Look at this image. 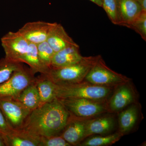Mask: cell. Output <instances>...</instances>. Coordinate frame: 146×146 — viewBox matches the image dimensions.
<instances>
[{"mask_svg":"<svg viewBox=\"0 0 146 146\" xmlns=\"http://www.w3.org/2000/svg\"><path fill=\"white\" fill-rule=\"evenodd\" d=\"M70 115L60 100L56 98L32 110L23 129L38 138L60 135Z\"/></svg>","mask_w":146,"mask_h":146,"instance_id":"6da1fadb","label":"cell"},{"mask_svg":"<svg viewBox=\"0 0 146 146\" xmlns=\"http://www.w3.org/2000/svg\"><path fill=\"white\" fill-rule=\"evenodd\" d=\"M100 55L84 56L78 63L63 68H51L47 76L57 85H67L82 82Z\"/></svg>","mask_w":146,"mask_h":146,"instance_id":"7a4b0ae2","label":"cell"},{"mask_svg":"<svg viewBox=\"0 0 146 146\" xmlns=\"http://www.w3.org/2000/svg\"><path fill=\"white\" fill-rule=\"evenodd\" d=\"M113 89L86 81L62 86L55 84L56 97L58 99H86L103 102L110 96Z\"/></svg>","mask_w":146,"mask_h":146,"instance_id":"3957f363","label":"cell"},{"mask_svg":"<svg viewBox=\"0 0 146 146\" xmlns=\"http://www.w3.org/2000/svg\"><path fill=\"white\" fill-rule=\"evenodd\" d=\"M35 74L30 68L22 65L0 84V100H16L24 89L35 80Z\"/></svg>","mask_w":146,"mask_h":146,"instance_id":"277c9868","label":"cell"},{"mask_svg":"<svg viewBox=\"0 0 146 146\" xmlns=\"http://www.w3.org/2000/svg\"><path fill=\"white\" fill-rule=\"evenodd\" d=\"M84 80L95 85L114 88L129 82L130 79L110 69L100 55Z\"/></svg>","mask_w":146,"mask_h":146,"instance_id":"5b68a950","label":"cell"},{"mask_svg":"<svg viewBox=\"0 0 146 146\" xmlns=\"http://www.w3.org/2000/svg\"><path fill=\"white\" fill-rule=\"evenodd\" d=\"M58 99L70 114L77 117H94L108 110L102 102L81 98Z\"/></svg>","mask_w":146,"mask_h":146,"instance_id":"8992f818","label":"cell"},{"mask_svg":"<svg viewBox=\"0 0 146 146\" xmlns=\"http://www.w3.org/2000/svg\"><path fill=\"white\" fill-rule=\"evenodd\" d=\"M0 109L11 129H23L32 110L16 100H0Z\"/></svg>","mask_w":146,"mask_h":146,"instance_id":"52a82bcc","label":"cell"},{"mask_svg":"<svg viewBox=\"0 0 146 146\" xmlns=\"http://www.w3.org/2000/svg\"><path fill=\"white\" fill-rule=\"evenodd\" d=\"M1 43L9 60L23 63L30 43L18 31H9L1 38Z\"/></svg>","mask_w":146,"mask_h":146,"instance_id":"ba28073f","label":"cell"},{"mask_svg":"<svg viewBox=\"0 0 146 146\" xmlns=\"http://www.w3.org/2000/svg\"><path fill=\"white\" fill-rule=\"evenodd\" d=\"M54 23L41 21L29 22L18 31L29 43L37 45L46 41Z\"/></svg>","mask_w":146,"mask_h":146,"instance_id":"9c48e42d","label":"cell"},{"mask_svg":"<svg viewBox=\"0 0 146 146\" xmlns=\"http://www.w3.org/2000/svg\"><path fill=\"white\" fill-rule=\"evenodd\" d=\"M86 122V121L80 120L78 117L70 115L67 125L60 136L71 146L78 145L85 138Z\"/></svg>","mask_w":146,"mask_h":146,"instance_id":"30bf717a","label":"cell"},{"mask_svg":"<svg viewBox=\"0 0 146 146\" xmlns=\"http://www.w3.org/2000/svg\"><path fill=\"white\" fill-rule=\"evenodd\" d=\"M118 25L129 28L133 21L143 12L136 0H117Z\"/></svg>","mask_w":146,"mask_h":146,"instance_id":"8fae6325","label":"cell"},{"mask_svg":"<svg viewBox=\"0 0 146 146\" xmlns=\"http://www.w3.org/2000/svg\"><path fill=\"white\" fill-rule=\"evenodd\" d=\"M84 58L77 44L65 47L55 52L52 60L51 68H58L76 64Z\"/></svg>","mask_w":146,"mask_h":146,"instance_id":"7c38bea8","label":"cell"},{"mask_svg":"<svg viewBox=\"0 0 146 146\" xmlns=\"http://www.w3.org/2000/svg\"><path fill=\"white\" fill-rule=\"evenodd\" d=\"M128 82L117 86L107 106L112 112L120 111L130 104L135 100V94Z\"/></svg>","mask_w":146,"mask_h":146,"instance_id":"4fadbf2b","label":"cell"},{"mask_svg":"<svg viewBox=\"0 0 146 146\" xmlns=\"http://www.w3.org/2000/svg\"><path fill=\"white\" fill-rule=\"evenodd\" d=\"M46 41L55 52L65 47L77 44L69 36L63 26L55 23L47 38Z\"/></svg>","mask_w":146,"mask_h":146,"instance_id":"5bb4252c","label":"cell"},{"mask_svg":"<svg viewBox=\"0 0 146 146\" xmlns=\"http://www.w3.org/2000/svg\"><path fill=\"white\" fill-rule=\"evenodd\" d=\"M2 137L5 146H39V138L30 135L23 129L13 130Z\"/></svg>","mask_w":146,"mask_h":146,"instance_id":"9a60e30c","label":"cell"},{"mask_svg":"<svg viewBox=\"0 0 146 146\" xmlns=\"http://www.w3.org/2000/svg\"><path fill=\"white\" fill-rule=\"evenodd\" d=\"M115 121L112 116H104L87 121L85 138L94 134L108 133L114 128Z\"/></svg>","mask_w":146,"mask_h":146,"instance_id":"2e32d148","label":"cell"},{"mask_svg":"<svg viewBox=\"0 0 146 146\" xmlns=\"http://www.w3.org/2000/svg\"><path fill=\"white\" fill-rule=\"evenodd\" d=\"M35 83L40 97V106L52 101L56 98L55 84L45 74L36 77Z\"/></svg>","mask_w":146,"mask_h":146,"instance_id":"e0dca14e","label":"cell"},{"mask_svg":"<svg viewBox=\"0 0 146 146\" xmlns=\"http://www.w3.org/2000/svg\"><path fill=\"white\" fill-rule=\"evenodd\" d=\"M16 101L32 111L40 106V97L35 80L24 89Z\"/></svg>","mask_w":146,"mask_h":146,"instance_id":"ac0fdd59","label":"cell"},{"mask_svg":"<svg viewBox=\"0 0 146 146\" xmlns=\"http://www.w3.org/2000/svg\"><path fill=\"white\" fill-rule=\"evenodd\" d=\"M138 106L133 105L120 113L119 118L120 133H128L134 126L138 119Z\"/></svg>","mask_w":146,"mask_h":146,"instance_id":"d6986e66","label":"cell"},{"mask_svg":"<svg viewBox=\"0 0 146 146\" xmlns=\"http://www.w3.org/2000/svg\"><path fill=\"white\" fill-rule=\"evenodd\" d=\"M23 63L27 64L35 73L47 74L50 69L42 63L38 56L36 45L32 43H30L28 50L23 59Z\"/></svg>","mask_w":146,"mask_h":146,"instance_id":"ffe728a7","label":"cell"},{"mask_svg":"<svg viewBox=\"0 0 146 146\" xmlns=\"http://www.w3.org/2000/svg\"><path fill=\"white\" fill-rule=\"evenodd\" d=\"M122 134L116 133L105 136H95L86 139L78 145L82 146H104L115 143L120 140Z\"/></svg>","mask_w":146,"mask_h":146,"instance_id":"44dd1931","label":"cell"},{"mask_svg":"<svg viewBox=\"0 0 146 146\" xmlns=\"http://www.w3.org/2000/svg\"><path fill=\"white\" fill-rule=\"evenodd\" d=\"M23 65V63L12 61L5 57L0 59V84L7 80Z\"/></svg>","mask_w":146,"mask_h":146,"instance_id":"7402d4cb","label":"cell"},{"mask_svg":"<svg viewBox=\"0 0 146 146\" xmlns=\"http://www.w3.org/2000/svg\"><path fill=\"white\" fill-rule=\"evenodd\" d=\"M39 59L43 65L50 69L52 60L55 52L47 41L36 45Z\"/></svg>","mask_w":146,"mask_h":146,"instance_id":"603a6c76","label":"cell"},{"mask_svg":"<svg viewBox=\"0 0 146 146\" xmlns=\"http://www.w3.org/2000/svg\"><path fill=\"white\" fill-rule=\"evenodd\" d=\"M129 29L138 33L142 39L146 41V11H143L133 21Z\"/></svg>","mask_w":146,"mask_h":146,"instance_id":"cb8c5ba5","label":"cell"},{"mask_svg":"<svg viewBox=\"0 0 146 146\" xmlns=\"http://www.w3.org/2000/svg\"><path fill=\"white\" fill-rule=\"evenodd\" d=\"M102 7L112 24L118 25L117 0H102Z\"/></svg>","mask_w":146,"mask_h":146,"instance_id":"d4e9b609","label":"cell"},{"mask_svg":"<svg viewBox=\"0 0 146 146\" xmlns=\"http://www.w3.org/2000/svg\"><path fill=\"white\" fill-rule=\"evenodd\" d=\"M39 146H70L60 135L39 138Z\"/></svg>","mask_w":146,"mask_h":146,"instance_id":"484cf974","label":"cell"},{"mask_svg":"<svg viewBox=\"0 0 146 146\" xmlns=\"http://www.w3.org/2000/svg\"><path fill=\"white\" fill-rule=\"evenodd\" d=\"M13 130L11 129L0 109V134L2 136L7 135Z\"/></svg>","mask_w":146,"mask_h":146,"instance_id":"4316f807","label":"cell"},{"mask_svg":"<svg viewBox=\"0 0 146 146\" xmlns=\"http://www.w3.org/2000/svg\"><path fill=\"white\" fill-rule=\"evenodd\" d=\"M143 11H146V0H136Z\"/></svg>","mask_w":146,"mask_h":146,"instance_id":"83f0119b","label":"cell"},{"mask_svg":"<svg viewBox=\"0 0 146 146\" xmlns=\"http://www.w3.org/2000/svg\"><path fill=\"white\" fill-rule=\"evenodd\" d=\"M91 1L92 2L96 4L98 6L102 7V0H89Z\"/></svg>","mask_w":146,"mask_h":146,"instance_id":"f1b7e54d","label":"cell"},{"mask_svg":"<svg viewBox=\"0 0 146 146\" xmlns=\"http://www.w3.org/2000/svg\"><path fill=\"white\" fill-rule=\"evenodd\" d=\"M0 146H5L2 136L0 134Z\"/></svg>","mask_w":146,"mask_h":146,"instance_id":"f546056e","label":"cell"}]
</instances>
